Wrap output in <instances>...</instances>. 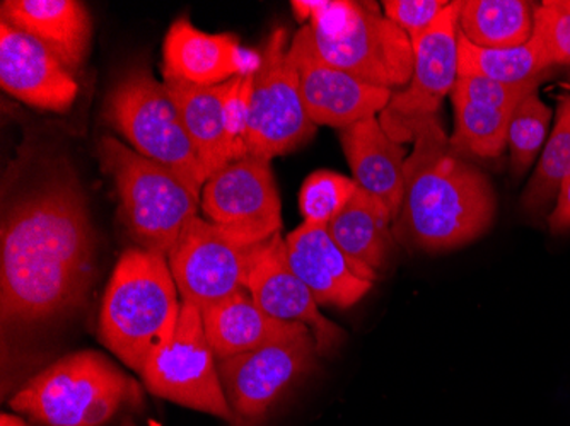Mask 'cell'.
Segmentation results:
<instances>
[{
    "instance_id": "1",
    "label": "cell",
    "mask_w": 570,
    "mask_h": 426,
    "mask_svg": "<svg viewBox=\"0 0 570 426\" xmlns=\"http://www.w3.org/2000/svg\"><path fill=\"white\" fill-rule=\"evenodd\" d=\"M0 303L6 325H33L81 303L95 268V236L81 188L51 181L18 201L2 226Z\"/></svg>"
},
{
    "instance_id": "2",
    "label": "cell",
    "mask_w": 570,
    "mask_h": 426,
    "mask_svg": "<svg viewBox=\"0 0 570 426\" xmlns=\"http://www.w3.org/2000/svg\"><path fill=\"white\" fill-rule=\"evenodd\" d=\"M405 161V197L393 220V237L425 251H444L475 241L495 216L489 178L450 149L435 117L412 130Z\"/></svg>"
},
{
    "instance_id": "3",
    "label": "cell",
    "mask_w": 570,
    "mask_h": 426,
    "mask_svg": "<svg viewBox=\"0 0 570 426\" xmlns=\"http://www.w3.org/2000/svg\"><path fill=\"white\" fill-rule=\"evenodd\" d=\"M178 296L166 256L128 249L102 296L99 339L140 376L150 357L175 335L181 313Z\"/></svg>"
},
{
    "instance_id": "4",
    "label": "cell",
    "mask_w": 570,
    "mask_h": 426,
    "mask_svg": "<svg viewBox=\"0 0 570 426\" xmlns=\"http://www.w3.org/2000/svg\"><path fill=\"white\" fill-rule=\"evenodd\" d=\"M139 403L137 380L99 351L85 350L41 370L9 405L41 426H102L124 406Z\"/></svg>"
},
{
    "instance_id": "5",
    "label": "cell",
    "mask_w": 570,
    "mask_h": 426,
    "mask_svg": "<svg viewBox=\"0 0 570 426\" xmlns=\"http://www.w3.org/2000/svg\"><path fill=\"white\" fill-rule=\"evenodd\" d=\"M307 26L313 48L330 66L376 88L402 91L409 86L412 40L376 4L320 0Z\"/></svg>"
},
{
    "instance_id": "6",
    "label": "cell",
    "mask_w": 570,
    "mask_h": 426,
    "mask_svg": "<svg viewBox=\"0 0 570 426\" xmlns=\"http://www.w3.org/2000/svg\"><path fill=\"white\" fill-rule=\"evenodd\" d=\"M98 156L102 171L114 179L127 232L140 249L168 258L185 227L198 216L202 195L114 137L101 139Z\"/></svg>"
},
{
    "instance_id": "7",
    "label": "cell",
    "mask_w": 570,
    "mask_h": 426,
    "mask_svg": "<svg viewBox=\"0 0 570 426\" xmlns=\"http://www.w3.org/2000/svg\"><path fill=\"white\" fill-rule=\"evenodd\" d=\"M105 117L140 156L165 166L202 195L207 175L166 82L132 67L115 82Z\"/></svg>"
},
{
    "instance_id": "8",
    "label": "cell",
    "mask_w": 570,
    "mask_h": 426,
    "mask_svg": "<svg viewBox=\"0 0 570 426\" xmlns=\"http://www.w3.org/2000/svg\"><path fill=\"white\" fill-rule=\"evenodd\" d=\"M301 98L299 72L287 44V31L278 28L262 51L255 72L248 118V157L271 161L309 142L316 133Z\"/></svg>"
},
{
    "instance_id": "9",
    "label": "cell",
    "mask_w": 570,
    "mask_h": 426,
    "mask_svg": "<svg viewBox=\"0 0 570 426\" xmlns=\"http://www.w3.org/2000/svg\"><path fill=\"white\" fill-rule=\"evenodd\" d=\"M264 245H249L198 216L191 219L168 252L181 303L202 313L248 290L249 274Z\"/></svg>"
},
{
    "instance_id": "10",
    "label": "cell",
    "mask_w": 570,
    "mask_h": 426,
    "mask_svg": "<svg viewBox=\"0 0 570 426\" xmlns=\"http://www.w3.org/2000/svg\"><path fill=\"white\" fill-rule=\"evenodd\" d=\"M140 377L153 396L236 426L216 367V355L205 335L202 313L191 304L181 303L171 341L150 357Z\"/></svg>"
},
{
    "instance_id": "11",
    "label": "cell",
    "mask_w": 570,
    "mask_h": 426,
    "mask_svg": "<svg viewBox=\"0 0 570 426\" xmlns=\"http://www.w3.org/2000/svg\"><path fill=\"white\" fill-rule=\"evenodd\" d=\"M255 73L219 86H197L165 77L207 179L248 157V118Z\"/></svg>"
},
{
    "instance_id": "12",
    "label": "cell",
    "mask_w": 570,
    "mask_h": 426,
    "mask_svg": "<svg viewBox=\"0 0 570 426\" xmlns=\"http://www.w3.org/2000/svg\"><path fill=\"white\" fill-rule=\"evenodd\" d=\"M458 31L460 8L458 2H450L431 28L412 40V79L402 91H393L377 118L396 142H412L413 127L435 117L441 101L453 91L458 79Z\"/></svg>"
},
{
    "instance_id": "13",
    "label": "cell",
    "mask_w": 570,
    "mask_h": 426,
    "mask_svg": "<svg viewBox=\"0 0 570 426\" xmlns=\"http://www.w3.org/2000/svg\"><path fill=\"white\" fill-rule=\"evenodd\" d=\"M316 355L315 338L307 331L219 360L217 370L236 426H261L285 393L315 368Z\"/></svg>"
},
{
    "instance_id": "14",
    "label": "cell",
    "mask_w": 570,
    "mask_h": 426,
    "mask_svg": "<svg viewBox=\"0 0 570 426\" xmlns=\"http://www.w3.org/2000/svg\"><path fill=\"white\" fill-rule=\"evenodd\" d=\"M200 207L209 222L249 245H264L281 234V197L265 159L245 157L214 172L202 188Z\"/></svg>"
},
{
    "instance_id": "15",
    "label": "cell",
    "mask_w": 570,
    "mask_h": 426,
    "mask_svg": "<svg viewBox=\"0 0 570 426\" xmlns=\"http://www.w3.org/2000/svg\"><path fill=\"white\" fill-rule=\"evenodd\" d=\"M299 72L304 110L316 127L344 128L376 117L386 108L393 91L358 81L351 73L330 66L311 43L309 26L304 24L289 44Z\"/></svg>"
},
{
    "instance_id": "16",
    "label": "cell",
    "mask_w": 570,
    "mask_h": 426,
    "mask_svg": "<svg viewBox=\"0 0 570 426\" xmlns=\"http://www.w3.org/2000/svg\"><path fill=\"white\" fill-rule=\"evenodd\" d=\"M248 291L268 316L278 321L301 323L315 338L318 355L341 345L344 329L320 313L318 303L304 281L291 270L281 234L265 242L249 274Z\"/></svg>"
},
{
    "instance_id": "17",
    "label": "cell",
    "mask_w": 570,
    "mask_h": 426,
    "mask_svg": "<svg viewBox=\"0 0 570 426\" xmlns=\"http://www.w3.org/2000/svg\"><path fill=\"white\" fill-rule=\"evenodd\" d=\"M0 85L8 95L40 110L66 113L79 86L47 47L0 21Z\"/></svg>"
},
{
    "instance_id": "18",
    "label": "cell",
    "mask_w": 570,
    "mask_h": 426,
    "mask_svg": "<svg viewBox=\"0 0 570 426\" xmlns=\"http://www.w3.org/2000/svg\"><path fill=\"white\" fill-rule=\"evenodd\" d=\"M163 57L165 77L207 88L255 73L262 63V53L245 50L235 34L204 33L185 18L169 28Z\"/></svg>"
},
{
    "instance_id": "19",
    "label": "cell",
    "mask_w": 570,
    "mask_h": 426,
    "mask_svg": "<svg viewBox=\"0 0 570 426\" xmlns=\"http://www.w3.org/2000/svg\"><path fill=\"white\" fill-rule=\"evenodd\" d=\"M285 256L291 270L309 288L318 306L347 309L373 287V281L355 274L326 227L318 224L303 222L285 237Z\"/></svg>"
},
{
    "instance_id": "20",
    "label": "cell",
    "mask_w": 570,
    "mask_h": 426,
    "mask_svg": "<svg viewBox=\"0 0 570 426\" xmlns=\"http://www.w3.org/2000/svg\"><path fill=\"white\" fill-rule=\"evenodd\" d=\"M0 21L37 38L70 73L85 63L91 48L92 22L77 0H4Z\"/></svg>"
},
{
    "instance_id": "21",
    "label": "cell",
    "mask_w": 570,
    "mask_h": 426,
    "mask_svg": "<svg viewBox=\"0 0 570 426\" xmlns=\"http://www.w3.org/2000/svg\"><path fill=\"white\" fill-rule=\"evenodd\" d=\"M341 142L358 188L383 201L395 220L405 197L402 143L387 136L377 117L341 130Z\"/></svg>"
},
{
    "instance_id": "22",
    "label": "cell",
    "mask_w": 570,
    "mask_h": 426,
    "mask_svg": "<svg viewBox=\"0 0 570 426\" xmlns=\"http://www.w3.org/2000/svg\"><path fill=\"white\" fill-rule=\"evenodd\" d=\"M202 321L217 360L289 341L309 331L301 323L278 321L268 316L248 290L202 310Z\"/></svg>"
},
{
    "instance_id": "23",
    "label": "cell",
    "mask_w": 570,
    "mask_h": 426,
    "mask_svg": "<svg viewBox=\"0 0 570 426\" xmlns=\"http://www.w3.org/2000/svg\"><path fill=\"white\" fill-rule=\"evenodd\" d=\"M326 230L355 274L364 280H376L395 242L393 217L386 205L357 188Z\"/></svg>"
},
{
    "instance_id": "24",
    "label": "cell",
    "mask_w": 570,
    "mask_h": 426,
    "mask_svg": "<svg viewBox=\"0 0 570 426\" xmlns=\"http://www.w3.org/2000/svg\"><path fill=\"white\" fill-rule=\"evenodd\" d=\"M460 33L480 48H514L533 33V12L523 0H461Z\"/></svg>"
},
{
    "instance_id": "25",
    "label": "cell",
    "mask_w": 570,
    "mask_h": 426,
    "mask_svg": "<svg viewBox=\"0 0 570 426\" xmlns=\"http://www.w3.org/2000/svg\"><path fill=\"white\" fill-rule=\"evenodd\" d=\"M552 69L537 38L514 48H480L458 31V76L485 77L504 85L540 82Z\"/></svg>"
},
{
    "instance_id": "26",
    "label": "cell",
    "mask_w": 570,
    "mask_h": 426,
    "mask_svg": "<svg viewBox=\"0 0 570 426\" xmlns=\"http://www.w3.org/2000/svg\"><path fill=\"white\" fill-rule=\"evenodd\" d=\"M454 108V131L450 149L454 153L494 159L508 146L512 113L473 105L458 95H451Z\"/></svg>"
},
{
    "instance_id": "27",
    "label": "cell",
    "mask_w": 570,
    "mask_h": 426,
    "mask_svg": "<svg viewBox=\"0 0 570 426\" xmlns=\"http://www.w3.org/2000/svg\"><path fill=\"white\" fill-rule=\"evenodd\" d=\"M570 176V95L560 98L557 123L547 142L537 171L524 190L521 205L530 214L549 208L559 195L560 186Z\"/></svg>"
},
{
    "instance_id": "28",
    "label": "cell",
    "mask_w": 570,
    "mask_h": 426,
    "mask_svg": "<svg viewBox=\"0 0 570 426\" xmlns=\"http://www.w3.org/2000/svg\"><path fill=\"white\" fill-rule=\"evenodd\" d=\"M552 111L533 91L518 105L509 123L508 146L511 149V169L521 178L540 152L549 130Z\"/></svg>"
},
{
    "instance_id": "29",
    "label": "cell",
    "mask_w": 570,
    "mask_h": 426,
    "mask_svg": "<svg viewBox=\"0 0 570 426\" xmlns=\"http://www.w3.org/2000/svg\"><path fill=\"white\" fill-rule=\"evenodd\" d=\"M357 182L338 172H311L301 186L299 208L304 222L326 227L357 191Z\"/></svg>"
},
{
    "instance_id": "30",
    "label": "cell",
    "mask_w": 570,
    "mask_h": 426,
    "mask_svg": "<svg viewBox=\"0 0 570 426\" xmlns=\"http://www.w3.org/2000/svg\"><path fill=\"white\" fill-rule=\"evenodd\" d=\"M550 67L570 66V9L566 0H547L533 14V33Z\"/></svg>"
},
{
    "instance_id": "31",
    "label": "cell",
    "mask_w": 570,
    "mask_h": 426,
    "mask_svg": "<svg viewBox=\"0 0 570 426\" xmlns=\"http://www.w3.org/2000/svg\"><path fill=\"white\" fill-rule=\"evenodd\" d=\"M537 82L527 85H504L490 81L485 77L458 76L451 95L461 96L473 105L485 106L492 110L514 113L515 108L530 92L537 91Z\"/></svg>"
},
{
    "instance_id": "32",
    "label": "cell",
    "mask_w": 570,
    "mask_h": 426,
    "mask_svg": "<svg viewBox=\"0 0 570 426\" xmlns=\"http://www.w3.org/2000/svg\"><path fill=\"white\" fill-rule=\"evenodd\" d=\"M446 0H384V16L402 28L410 40L421 37L448 8Z\"/></svg>"
},
{
    "instance_id": "33",
    "label": "cell",
    "mask_w": 570,
    "mask_h": 426,
    "mask_svg": "<svg viewBox=\"0 0 570 426\" xmlns=\"http://www.w3.org/2000/svg\"><path fill=\"white\" fill-rule=\"evenodd\" d=\"M549 226L553 234L570 232V176L560 186L556 208L549 217Z\"/></svg>"
},
{
    "instance_id": "34",
    "label": "cell",
    "mask_w": 570,
    "mask_h": 426,
    "mask_svg": "<svg viewBox=\"0 0 570 426\" xmlns=\"http://www.w3.org/2000/svg\"><path fill=\"white\" fill-rule=\"evenodd\" d=\"M0 426H30L24 419L19 418L16 415H9V413H2L0 416Z\"/></svg>"
},
{
    "instance_id": "35",
    "label": "cell",
    "mask_w": 570,
    "mask_h": 426,
    "mask_svg": "<svg viewBox=\"0 0 570 426\" xmlns=\"http://www.w3.org/2000/svg\"><path fill=\"white\" fill-rule=\"evenodd\" d=\"M124 426H136V425H134V423H132V422H125V423H124Z\"/></svg>"
},
{
    "instance_id": "36",
    "label": "cell",
    "mask_w": 570,
    "mask_h": 426,
    "mask_svg": "<svg viewBox=\"0 0 570 426\" xmlns=\"http://www.w3.org/2000/svg\"><path fill=\"white\" fill-rule=\"evenodd\" d=\"M567 8L570 9V0H566Z\"/></svg>"
}]
</instances>
